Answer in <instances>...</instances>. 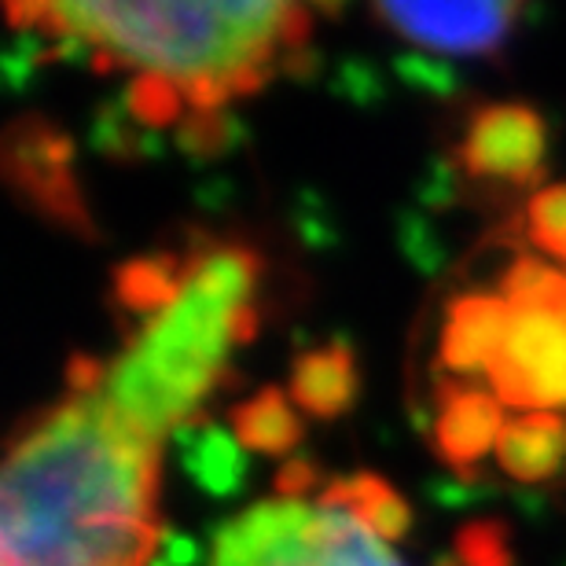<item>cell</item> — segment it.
I'll return each instance as SVG.
<instances>
[{"mask_svg": "<svg viewBox=\"0 0 566 566\" xmlns=\"http://www.w3.org/2000/svg\"><path fill=\"white\" fill-rule=\"evenodd\" d=\"M371 15L423 49L449 55H493L515 30L518 4H376Z\"/></svg>", "mask_w": 566, "mask_h": 566, "instance_id": "cell-8", "label": "cell"}, {"mask_svg": "<svg viewBox=\"0 0 566 566\" xmlns=\"http://www.w3.org/2000/svg\"><path fill=\"white\" fill-rule=\"evenodd\" d=\"M313 482H316V468H313V460H305V457L283 463L280 474H276L280 496H302Z\"/></svg>", "mask_w": 566, "mask_h": 566, "instance_id": "cell-29", "label": "cell"}, {"mask_svg": "<svg viewBox=\"0 0 566 566\" xmlns=\"http://www.w3.org/2000/svg\"><path fill=\"white\" fill-rule=\"evenodd\" d=\"M401 247L405 254H409V262L416 269H423V273H434V269L441 265V243L434 240V229L420 218V213H405L401 218Z\"/></svg>", "mask_w": 566, "mask_h": 566, "instance_id": "cell-26", "label": "cell"}, {"mask_svg": "<svg viewBox=\"0 0 566 566\" xmlns=\"http://www.w3.org/2000/svg\"><path fill=\"white\" fill-rule=\"evenodd\" d=\"M394 74L409 88H420L430 96H452L460 88V74L446 60H434V55L423 52H401L394 60Z\"/></svg>", "mask_w": 566, "mask_h": 566, "instance_id": "cell-22", "label": "cell"}, {"mask_svg": "<svg viewBox=\"0 0 566 566\" xmlns=\"http://www.w3.org/2000/svg\"><path fill=\"white\" fill-rule=\"evenodd\" d=\"M463 566H512L504 552V534L493 523H474L457 541Z\"/></svg>", "mask_w": 566, "mask_h": 566, "instance_id": "cell-25", "label": "cell"}, {"mask_svg": "<svg viewBox=\"0 0 566 566\" xmlns=\"http://www.w3.org/2000/svg\"><path fill=\"white\" fill-rule=\"evenodd\" d=\"M52 60V44H41V33H19L15 41H11V49L4 52V60H0V71H4V82L8 88H27L33 66Z\"/></svg>", "mask_w": 566, "mask_h": 566, "instance_id": "cell-24", "label": "cell"}, {"mask_svg": "<svg viewBox=\"0 0 566 566\" xmlns=\"http://www.w3.org/2000/svg\"><path fill=\"white\" fill-rule=\"evenodd\" d=\"M88 144H93L99 155L122 158V163L163 155V140H158L151 129H144L140 122L126 111L122 99H111V104H104L96 111L93 129H88Z\"/></svg>", "mask_w": 566, "mask_h": 566, "instance_id": "cell-18", "label": "cell"}, {"mask_svg": "<svg viewBox=\"0 0 566 566\" xmlns=\"http://www.w3.org/2000/svg\"><path fill=\"white\" fill-rule=\"evenodd\" d=\"M545 151L548 129L534 107L490 104L471 115L468 137H463L457 158L471 177L534 185L545 169Z\"/></svg>", "mask_w": 566, "mask_h": 566, "instance_id": "cell-7", "label": "cell"}, {"mask_svg": "<svg viewBox=\"0 0 566 566\" xmlns=\"http://www.w3.org/2000/svg\"><path fill=\"white\" fill-rule=\"evenodd\" d=\"M501 298L512 305V310H559L563 313L566 276H559L552 265L537 262V258L518 254L515 265L504 273Z\"/></svg>", "mask_w": 566, "mask_h": 566, "instance_id": "cell-19", "label": "cell"}, {"mask_svg": "<svg viewBox=\"0 0 566 566\" xmlns=\"http://www.w3.org/2000/svg\"><path fill=\"white\" fill-rule=\"evenodd\" d=\"M434 566H463V563H460L457 556H441V559H438Z\"/></svg>", "mask_w": 566, "mask_h": 566, "instance_id": "cell-30", "label": "cell"}, {"mask_svg": "<svg viewBox=\"0 0 566 566\" xmlns=\"http://www.w3.org/2000/svg\"><path fill=\"white\" fill-rule=\"evenodd\" d=\"M294 405L321 420H335L357 401V365L346 338H335L321 349H310L291 368Z\"/></svg>", "mask_w": 566, "mask_h": 566, "instance_id": "cell-11", "label": "cell"}, {"mask_svg": "<svg viewBox=\"0 0 566 566\" xmlns=\"http://www.w3.org/2000/svg\"><path fill=\"white\" fill-rule=\"evenodd\" d=\"M185 273H188V258H177V254L137 258V262L122 265V273L115 276L118 305L147 324L177 298Z\"/></svg>", "mask_w": 566, "mask_h": 566, "instance_id": "cell-14", "label": "cell"}, {"mask_svg": "<svg viewBox=\"0 0 566 566\" xmlns=\"http://www.w3.org/2000/svg\"><path fill=\"white\" fill-rule=\"evenodd\" d=\"M563 313H566V302H563Z\"/></svg>", "mask_w": 566, "mask_h": 566, "instance_id": "cell-31", "label": "cell"}, {"mask_svg": "<svg viewBox=\"0 0 566 566\" xmlns=\"http://www.w3.org/2000/svg\"><path fill=\"white\" fill-rule=\"evenodd\" d=\"M526 235L541 251L566 262V185L537 191L526 207Z\"/></svg>", "mask_w": 566, "mask_h": 566, "instance_id": "cell-21", "label": "cell"}, {"mask_svg": "<svg viewBox=\"0 0 566 566\" xmlns=\"http://www.w3.org/2000/svg\"><path fill=\"white\" fill-rule=\"evenodd\" d=\"M327 501L346 504L360 523L376 530L379 537H401L409 530L412 515L409 504L390 490L387 482H379L376 474H354V479H338L324 490Z\"/></svg>", "mask_w": 566, "mask_h": 566, "instance_id": "cell-16", "label": "cell"}, {"mask_svg": "<svg viewBox=\"0 0 566 566\" xmlns=\"http://www.w3.org/2000/svg\"><path fill=\"white\" fill-rule=\"evenodd\" d=\"M485 493H490L485 485H474L471 479H463V474L460 479H446V474H441V479L427 482V496L441 507H471V504H479Z\"/></svg>", "mask_w": 566, "mask_h": 566, "instance_id": "cell-27", "label": "cell"}, {"mask_svg": "<svg viewBox=\"0 0 566 566\" xmlns=\"http://www.w3.org/2000/svg\"><path fill=\"white\" fill-rule=\"evenodd\" d=\"M4 169L22 196L33 207L49 213L71 232H93L82 202V191L71 174V144L60 137L49 122L22 118L8 129L4 140Z\"/></svg>", "mask_w": 566, "mask_h": 566, "instance_id": "cell-6", "label": "cell"}, {"mask_svg": "<svg viewBox=\"0 0 566 566\" xmlns=\"http://www.w3.org/2000/svg\"><path fill=\"white\" fill-rule=\"evenodd\" d=\"M8 22L19 33L85 38L96 49V71L140 66V74L169 77L191 111H221L224 99L262 88L310 38V11L280 0L11 4Z\"/></svg>", "mask_w": 566, "mask_h": 566, "instance_id": "cell-2", "label": "cell"}, {"mask_svg": "<svg viewBox=\"0 0 566 566\" xmlns=\"http://www.w3.org/2000/svg\"><path fill=\"white\" fill-rule=\"evenodd\" d=\"M507 324H512V305L490 294H463L449 305L446 335H441V368L457 376L485 371L501 349Z\"/></svg>", "mask_w": 566, "mask_h": 566, "instance_id": "cell-10", "label": "cell"}, {"mask_svg": "<svg viewBox=\"0 0 566 566\" xmlns=\"http://www.w3.org/2000/svg\"><path fill=\"white\" fill-rule=\"evenodd\" d=\"M147 566H199V545L177 530H166L158 534V548Z\"/></svg>", "mask_w": 566, "mask_h": 566, "instance_id": "cell-28", "label": "cell"}, {"mask_svg": "<svg viewBox=\"0 0 566 566\" xmlns=\"http://www.w3.org/2000/svg\"><path fill=\"white\" fill-rule=\"evenodd\" d=\"M496 463L518 482H545L566 463V420L556 412H526L504 427Z\"/></svg>", "mask_w": 566, "mask_h": 566, "instance_id": "cell-13", "label": "cell"}, {"mask_svg": "<svg viewBox=\"0 0 566 566\" xmlns=\"http://www.w3.org/2000/svg\"><path fill=\"white\" fill-rule=\"evenodd\" d=\"M122 104L140 126H169V122H185V93L169 82V77H158V74H140L133 77Z\"/></svg>", "mask_w": 566, "mask_h": 566, "instance_id": "cell-20", "label": "cell"}, {"mask_svg": "<svg viewBox=\"0 0 566 566\" xmlns=\"http://www.w3.org/2000/svg\"><path fill=\"white\" fill-rule=\"evenodd\" d=\"M247 140L243 122L229 115V111H191L177 126V151L188 158L191 166H207L213 158L235 151Z\"/></svg>", "mask_w": 566, "mask_h": 566, "instance_id": "cell-17", "label": "cell"}, {"mask_svg": "<svg viewBox=\"0 0 566 566\" xmlns=\"http://www.w3.org/2000/svg\"><path fill=\"white\" fill-rule=\"evenodd\" d=\"M213 566H401L371 526L321 496H276L229 518L213 537Z\"/></svg>", "mask_w": 566, "mask_h": 566, "instance_id": "cell-4", "label": "cell"}, {"mask_svg": "<svg viewBox=\"0 0 566 566\" xmlns=\"http://www.w3.org/2000/svg\"><path fill=\"white\" fill-rule=\"evenodd\" d=\"M177 449L185 474L213 501H229V496L243 490L247 457L243 446L224 427L196 416V420L177 430Z\"/></svg>", "mask_w": 566, "mask_h": 566, "instance_id": "cell-12", "label": "cell"}, {"mask_svg": "<svg viewBox=\"0 0 566 566\" xmlns=\"http://www.w3.org/2000/svg\"><path fill=\"white\" fill-rule=\"evenodd\" d=\"M504 434L501 401L485 390L463 387V382H441L438 387V420H434V449L438 457L471 479V468L479 463L490 446Z\"/></svg>", "mask_w": 566, "mask_h": 566, "instance_id": "cell-9", "label": "cell"}, {"mask_svg": "<svg viewBox=\"0 0 566 566\" xmlns=\"http://www.w3.org/2000/svg\"><path fill=\"white\" fill-rule=\"evenodd\" d=\"M258 254L247 247H207L188 258L177 298L140 324V335L99 382V398L137 434L163 441L196 420L221 379L232 346L254 335Z\"/></svg>", "mask_w": 566, "mask_h": 566, "instance_id": "cell-3", "label": "cell"}, {"mask_svg": "<svg viewBox=\"0 0 566 566\" xmlns=\"http://www.w3.org/2000/svg\"><path fill=\"white\" fill-rule=\"evenodd\" d=\"M232 430L243 449L269 452V457L291 452L302 441V420L294 416L287 398H283V390L276 387H265L262 394H254L251 401L235 405Z\"/></svg>", "mask_w": 566, "mask_h": 566, "instance_id": "cell-15", "label": "cell"}, {"mask_svg": "<svg viewBox=\"0 0 566 566\" xmlns=\"http://www.w3.org/2000/svg\"><path fill=\"white\" fill-rule=\"evenodd\" d=\"M485 376L501 405L512 409L566 405V313L512 310V324Z\"/></svg>", "mask_w": 566, "mask_h": 566, "instance_id": "cell-5", "label": "cell"}, {"mask_svg": "<svg viewBox=\"0 0 566 566\" xmlns=\"http://www.w3.org/2000/svg\"><path fill=\"white\" fill-rule=\"evenodd\" d=\"M158 446L99 390L74 394L33 420L4 460L0 566H147Z\"/></svg>", "mask_w": 566, "mask_h": 566, "instance_id": "cell-1", "label": "cell"}, {"mask_svg": "<svg viewBox=\"0 0 566 566\" xmlns=\"http://www.w3.org/2000/svg\"><path fill=\"white\" fill-rule=\"evenodd\" d=\"M332 93H338L343 99H349V104H360V107L379 104L382 74L365 60H346V63H338V71L332 77Z\"/></svg>", "mask_w": 566, "mask_h": 566, "instance_id": "cell-23", "label": "cell"}]
</instances>
